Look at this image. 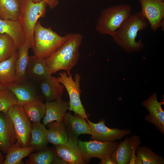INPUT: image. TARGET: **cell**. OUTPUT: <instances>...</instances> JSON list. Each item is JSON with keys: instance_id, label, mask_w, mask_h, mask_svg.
I'll list each match as a JSON object with an SVG mask.
<instances>
[{"instance_id": "1", "label": "cell", "mask_w": 164, "mask_h": 164, "mask_svg": "<svg viewBox=\"0 0 164 164\" xmlns=\"http://www.w3.org/2000/svg\"><path fill=\"white\" fill-rule=\"evenodd\" d=\"M149 23L141 11L132 14L111 36L113 41L126 52H139L144 44L140 39L136 41L138 33L146 29Z\"/></svg>"}, {"instance_id": "2", "label": "cell", "mask_w": 164, "mask_h": 164, "mask_svg": "<svg viewBox=\"0 0 164 164\" xmlns=\"http://www.w3.org/2000/svg\"><path fill=\"white\" fill-rule=\"evenodd\" d=\"M82 36L78 33L72 36L56 51L45 59L47 71L51 75L61 70L70 75L71 70L77 64L79 58V49Z\"/></svg>"}, {"instance_id": "3", "label": "cell", "mask_w": 164, "mask_h": 164, "mask_svg": "<svg viewBox=\"0 0 164 164\" xmlns=\"http://www.w3.org/2000/svg\"><path fill=\"white\" fill-rule=\"evenodd\" d=\"M64 36L59 35L51 27L43 26L40 22L36 23L33 32L34 42L31 48L35 57L46 59L58 50L72 35Z\"/></svg>"}, {"instance_id": "4", "label": "cell", "mask_w": 164, "mask_h": 164, "mask_svg": "<svg viewBox=\"0 0 164 164\" xmlns=\"http://www.w3.org/2000/svg\"><path fill=\"white\" fill-rule=\"evenodd\" d=\"M132 6L121 4L102 10L95 29L100 33L111 36L132 14Z\"/></svg>"}, {"instance_id": "5", "label": "cell", "mask_w": 164, "mask_h": 164, "mask_svg": "<svg viewBox=\"0 0 164 164\" xmlns=\"http://www.w3.org/2000/svg\"><path fill=\"white\" fill-rule=\"evenodd\" d=\"M20 12L18 20L26 39L31 43L34 42L33 32L39 18L45 16L47 4L42 1L35 3L32 0H19Z\"/></svg>"}, {"instance_id": "6", "label": "cell", "mask_w": 164, "mask_h": 164, "mask_svg": "<svg viewBox=\"0 0 164 164\" xmlns=\"http://www.w3.org/2000/svg\"><path fill=\"white\" fill-rule=\"evenodd\" d=\"M58 78L68 94L70 101L68 110L73 112L75 114H78L86 120L88 119L89 115L86 113L80 98V75L78 73H76L73 80L71 75L69 76L65 72L60 73Z\"/></svg>"}, {"instance_id": "7", "label": "cell", "mask_w": 164, "mask_h": 164, "mask_svg": "<svg viewBox=\"0 0 164 164\" xmlns=\"http://www.w3.org/2000/svg\"><path fill=\"white\" fill-rule=\"evenodd\" d=\"M7 113L14 126L17 142L22 147L29 146L32 124L25 112L23 106L15 104L10 108Z\"/></svg>"}, {"instance_id": "8", "label": "cell", "mask_w": 164, "mask_h": 164, "mask_svg": "<svg viewBox=\"0 0 164 164\" xmlns=\"http://www.w3.org/2000/svg\"><path fill=\"white\" fill-rule=\"evenodd\" d=\"M78 145L84 160L87 163L93 158L102 160L111 155L117 147L119 143L115 142H100L95 140L82 141L78 140Z\"/></svg>"}, {"instance_id": "9", "label": "cell", "mask_w": 164, "mask_h": 164, "mask_svg": "<svg viewBox=\"0 0 164 164\" xmlns=\"http://www.w3.org/2000/svg\"><path fill=\"white\" fill-rule=\"evenodd\" d=\"M91 129V139L100 142H114L120 140L125 136L130 135L131 131L129 129L111 128L105 125L104 119L100 120L97 123H94L87 119Z\"/></svg>"}, {"instance_id": "10", "label": "cell", "mask_w": 164, "mask_h": 164, "mask_svg": "<svg viewBox=\"0 0 164 164\" xmlns=\"http://www.w3.org/2000/svg\"><path fill=\"white\" fill-rule=\"evenodd\" d=\"M141 6V11L154 32L160 28L164 19V2L161 0H139Z\"/></svg>"}, {"instance_id": "11", "label": "cell", "mask_w": 164, "mask_h": 164, "mask_svg": "<svg viewBox=\"0 0 164 164\" xmlns=\"http://www.w3.org/2000/svg\"><path fill=\"white\" fill-rule=\"evenodd\" d=\"M164 99L159 102L156 92L154 93L142 104L149 113L145 120L154 125L162 134H164V111L162 106L164 104Z\"/></svg>"}, {"instance_id": "12", "label": "cell", "mask_w": 164, "mask_h": 164, "mask_svg": "<svg viewBox=\"0 0 164 164\" xmlns=\"http://www.w3.org/2000/svg\"><path fill=\"white\" fill-rule=\"evenodd\" d=\"M78 138L69 137L66 143L55 146V149L57 155L68 164H86L78 145Z\"/></svg>"}, {"instance_id": "13", "label": "cell", "mask_w": 164, "mask_h": 164, "mask_svg": "<svg viewBox=\"0 0 164 164\" xmlns=\"http://www.w3.org/2000/svg\"><path fill=\"white\" fill-rule=\"evenodd\" d=\"M17 141L12 121L7 113L0 112V150L6 154Z\"/></svg>"}, {"instance_id": "14", "label": "cell", "mask_w": 164, "mask_h": 164, "mask_svg": "<svg viewBox=\"0 0 164 164\" xmlns=\"http://www.w3.org/2000/svg\"><path fill=\"white\" fill-rule=\"evenodd\" d=\"M63 121L65 125L69 137L78 138L81 135L91 134V129L88 122L78 114L73 115L70 112H66Z\"/></svg>"}, {"instance_id": "15", "label": "cell", "mask_w": 164, "mask_h": 164, "mask_svg": "<svg viewBox=\"0 0 164 164\" xmlns=\"http://www.w3.org/2000/svg\"><path fill=\"white\" fill-rule=\"evenodd\" d=\"M6 88L12 91L17 99V104L23 106L29 102L39 100L32 86L28 83L13 82L5 84Z\"/></svg>"}, {"instance_id": "16", "label": "cell", "mask_w": 164, "mask_h": 164, "mask_svg": "<svg viewBox=\"0 0 164 164\" xmlns=\"http://www.w3.org/2000/svg\"><path fill=\"white\" fill-rule=\"evenodd\" d=\"M46 113L43 118V124L45 125L51 122H60L63 121L66 111L68 109L69 103L62 98L51 101H46Z\"/></svg>"}, {"instance_id": "17", "label": "cell", "mask_w": 164, "mask_h": 164, "mask_svg": "<svg viewBox=\"0 0 164 164\" xmlns=\"http://www.w3.org/2000/svg\"><path fill=\"white\" fill-rule=\"evenodd\" d=\"M6 34L13 40L17 50L25 42L26 37L18 20L0 19V34Z\"/></svg>"}, {"instance_id": "18", "label": "cell", "mask_w": 164, "mask_h": 164, "mask_svg": "<svg viewBox=\"0 0 164 164\" xmlns=\"http://www.w3.org/2000/svg\"><path fill=\"white\" fill-rule=\"evenodd\" d=\"M26 74L27 79L40 82L51 75L48 73L45 59L29 56Z\"/></svg>"}, {"instance_id": "19", "label": "cell", "mask_w": 164, "mask_h": 164, "mask_svg": "<svg viewBox=\"0 0 164 164\" xmlns=\"http://www.w3.org/2000/svg\"><path fill=\"white\" fill-rule=\"evenodd\" d=\"M31 47L30 43L26 39L25 43L18 50V56L15 63V73L14 82L25 83L28 79L26 71L29 56L28 51Z\"/></svg>"}, {"instance_id": "20", "label": "cell", "mask_w": 164, "mask_h": 164, "mask_svg": "<svg viewBox=\"0 0 164 164\" xmlns=\"http://www.w3.org/2000/svg\"><path fill=\"white\" fill-rule=\"evenodd\" d=\"M40 82L41 90L46 101H53L61 98L64 87L58 77L51 76Z\"/></svg>"}, {"instance_id": "21", "label": "cell", "mask_w": 164, "mask_h": 164, "mask_svg": "<svg viewBox=\"0 0 164 164\" xmlns=\"http://www.w3.org/2000/svg\"><path fill=\"white\" fill-rule=\"evenodd\" d=\"M47 125L48 129H46V136L48 143L56 146L63 144L68 141L69 137L63 121L60 122L53 121Z\"/></svg>"}, {"instance_id": "22", "label": "cell", "mask_w": 164, "mask_h": 164, "mask_svg": "<svg viewBox=\"0 0 164 164\" xmlns=\"http://www.w3.org/2000/svg\"><path fill=\"white\" fill-rule=\"evenodd\" d=\"M45 125L40 122L31 125V136L29 146L39 151L46 148L48 143L46 136Z\"/></svg>"}, {"instance_id": "23", "label": "cell", "mask_w": 164, "mask_h": 164, "mask_svg": "<svg viewBox=\"0 0 164 164\" xmlns=\"http://www.w3.org/2000/svg\"><path fill=\"white\" fill-rule=\"evenodd\" d=\"M35 149L30 146L22 147L17 142L8 149L3 164H22V160Z\"/></svg>"}, {"instance_id": "24", "label": "cell", "mask_w": 164, "mask_h": 164, "mask_svg": "<svg viewBox=\"0 0 164 164\" xmlns=\"http://www.w3.org/2000/svg\"><path fill=\"white\" fill-rule=\"evenodd\" d=\"M18 56V50L10 58L0 62V80L4 84L14 82L15 63Z\"/></svg>"}, {"instance_id": "25", "label": "cell", "mask_w": 164, "mask_h": 164, "mask_svg": "<svg viewBox=\"0 0 164 164\" xmlns=\"http://www.w3.org/2000/svg\"><path fill=\"white\" fill-rule=\"evenodd\" d=\"M20 12L19 0H0V19L18 20Z\"/></svg>"}, {"instance_id": "26", "label": "cell", "mask_w": 164, "mask_h": 164, "mask_svg": "<svg viewBox=\"0 0 164 164\" xmlns=\"http://www.w3.org/2000/svg\"><path fill=\"white\" fill-rule=\"evenodd\" d=\"M132 154L130 138L127 137L118 144L111 155L117 164H129Z\"/></svg>"}, {"instance_id": "27", "label": "cell", "mask_w": 164, "mask_h": 164, "mask_svg": "<svg viewBox=\"0 0 164 164\" xmlns=\"http://www.w3.org/2000/svg\"><path fill=\"white\" fill-rule=\"evenodd\" d=\"M24 110L26 116L33 123L40 122L46 113V105L40 100L35 101L25 105Z\"/></svg>"}, {"instance_id": "28", "label": "cell", "mask_w": 164, "mask_h": 164, "mask_svg": "<svg viewBox=\"0 0 164 164\" xmlns=\"http://www.w3.org/2000/svg\"><path fill=\"white\" fill-rule=\"evenodd\" d=\"M57 156L55 149L46 148L36 153L30 154L29 158L25 162L26 164H52Z\"/></svg>"}, {"instance_id": "29", "label": "cell", "mask_w": 164, "mask_h": 164, "mask_svg": "<svg viewBox=\"0 0 164 164\" xmlns=\"http://www.w3.org/2000/svg\"><path fill=\"white\" fill-rule=\"evenodd\" d=\"M17 50L10 36L5 33L0 34V62L11 57Z\"/></svg>"}, {"instance_id": "30", "label": "cell", "mask_w": 164, "mask_h": 164, "mask_svg": "<svg viewBox=\"0 0 164 164\" xmlns=\"http://www.w3.org/2000/svg\"><path fill=\"white\" fill-rule=\"evenodd\" d=\"M136 153L140 157L143 164H164L163 156L156 153L148 147H139Z\"/></svg>"}, {"instance_id": "31", "label": "cell", "mask_w": 164, "mask_h": 164, "mask_svg": "<svg viewBox=\"0 0 164 164\" xmlns=\"http://www.w3.org/2000/svg\"><path fill=\"white\" fill-rule=\"evenodd\" d=\"M17 104V99L10 90L6 88L0 90V112L7 113L10 108Z\"/></svg>"}, {"instance_id": "32", "label": "cell", "mask_w": 164, "mask_h": 164, "mask_svg": "<svg viewBox=\"0 0 164 164\" xmlns=\"http://www.w3.org/2000/svg\"><path fill=\"white\" fill-rule=\"evenodd\" d=\"M130 138L132 154L129 164H135L136 157V150L141 143V140L139 136L135 135H132Z\"/></svg>"}, {"instance_id": "33", "label": "cell", "mask_w": 164, "mask_h": 164, "mask_svg": "<svg viewBox=\"0 0 164 164\" xmlns=\"http://www.w3.org/2000/svg\"><path fill=\"white\" fill-rule=\"evenodd\" d=\"M35 3H39L42 1L46 2L50 9L55 8L59 3L58 0H32Z\"/></svg>"}, {"instance_id": "34", "label": "cell", "mask_w": 164, "mask_h": 164, "mask_svg": "<svg viewBox=\"0 0 164 164\" xmlns=\"http://www.w3.org/2000/svg\"><path fill=\"white\" fill-rule=\"evenodd\" d=\"M100 164H117L111 155L108 156L101 161Z\"/></svg>"}, {"instance_id": "35", "label": "cell", "mask_w": 164, "mask_h": 164, "mask_svg": "<svg viewBox=\"0 0 164 164\" xmlns=\"http://www.w3.org/2000/svg\"><path fill=\"white\" fill-rule=\"evenodd\" d=\"M52 164H68L65 160L57 155L55 158Z\"/></svg>"}, {"instance_id": "36", "label": "cell", "mask_w": 164, "mask_h": 164, "mask_svg": "<svg viewBox=\"0 0 164 164\" xmlns=\"http://www.w3.org/2000/svg\"><path fill=\"white\" fill-rule=\"evenodd\" d=\"M135 164H143L142 159L138 155H136Z\"/></svg>"}, {"instance_id": "37", "label": "cell", "mask_w": 164, "mask_h": 164, "mask_svg": "<svg viewBox=\"0 0 164 164\" xmlns=\"http://www.w3.org/2000/svg\"><path fill=\"white\" fill-rule=\"evenodd\" d=\"M5 157L0 151V164H3L5 160Z\"/></svg>"}, {"instance_id": "38", "label": "cell", "mask_w": 164, "mask_h": 164, "mask_svg": "<svg viewBox=\"0 0 164 164\" xmlns=\"http://www.w3.org/2000/svg\"><path fill=\"white\" fill-rule=\"evenodd\" d=\"M6 88L5 84L0 80V90H3Z\"/></svg>"}, {"instance_id": "39", "label": "cell", "mask_w": 164, "mask_h": 164, "mask_svg": "<svg viewBox=\"0 0 164 164\" xmlns=\"http://www.w3.org/2000/svg\"><path fill=\"white\" fill-rule=\"evenodd\" d=\"M162 0V1H164V0Z\"/></svg>"}, {"instance_id": "40", "label": "cell", "mask_w": 164, "mask_h": 164, "mask_svg": "<svg viewBox=\"0 0 164 164\" xmlns=\"http://www.w3.org/2000/svg\"></svg>"}]
</instances>
